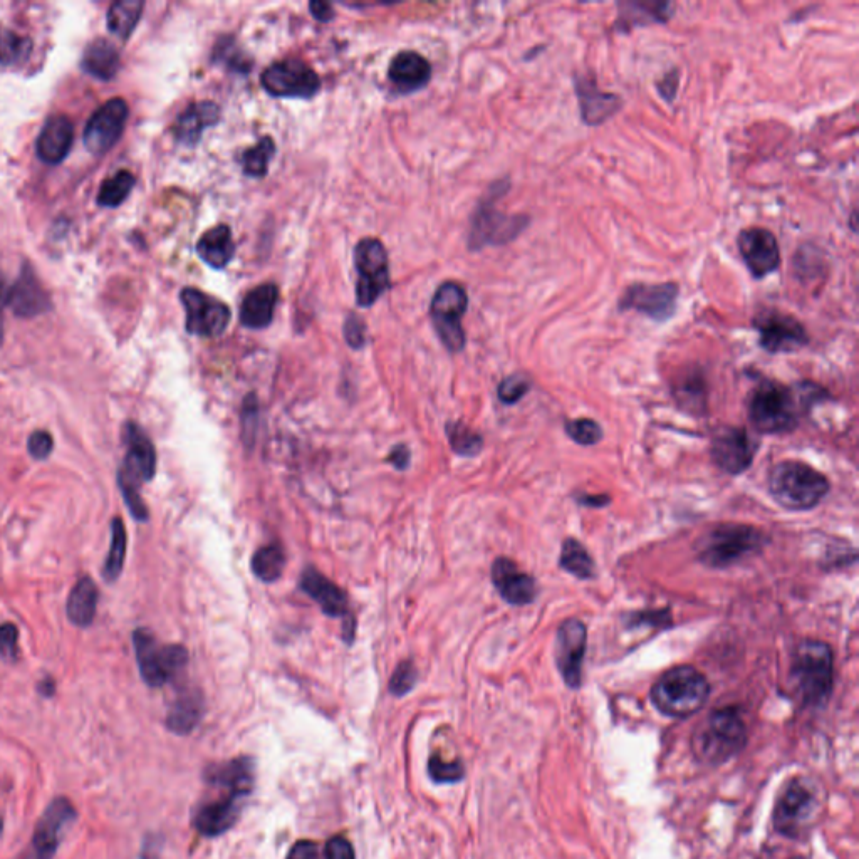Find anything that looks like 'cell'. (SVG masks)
Segmentation results:
<instances>
[{"mask_svg":"<svg viewBox=\"0 0 859 859\" xmlns=\"http://www.w3.org/2000/svg\"><path fill=\"white\" fill-rule=\"evenodd\" d=\"M256 781V764L250 757H237L212 764L204 772L210 794L193 813V828L205 838H217L234 828L242 807L252 794Z\"/></svg>","mask_w":859,"mask_h":859,"instance_id":"obj_1","label":"cell"},{"mask_svg":"<svg viewBox=\"0 0 859 859\" xmlns=\"http://www.w3.org/2000/svg\"><path fill=\"white\" fill-rule=\"evenodd\" d=\"M747 727L734 707L715 710L692 735L693 757L703 766H722L747 745Z\"/></svg>","mask_w":859,"mask_h":859,"instance_id":"obj_2","label":"cell"},{"mask_svg":"<svg viewBox=\"0 0 859 859\" xmlns=\"http://www.w3.org/2000/svg\"><path fill=\"white\" fill-rule=\"evenodd\" d=\"M792 682L807 707H824L834 685L833 650L823 641L806 640L792 656Z\"/></svg>","mask_w":859,"mask_h":859,"instance_id":"obj_3","label":"cell"},{"mask_svg":"<svg viewBox=\"0 0 859 859\" xmlns=\"http://www.w3.org/2000/svg\"><path fill=\"white\" fill-rule=\"evenodd\" d=\"M125 442L128 452L118 472V484L131 516L136 521L145 522L148 521V509L141 499L140 487L155 477L157 452L145 430L133 422L126 425Z\"/></svg>","mask_w":859,"mask_h":859,"instance_id":"obj_4","label":"cell"},{"mask_svg":"<svg viewBox=\"0 0 859 859\" xmlns=\"http://www.w3.org/2000/svg\"><path fill=\"white\" fill-rule=\"evenodd\" d=\"M710 683L697 668L682 665L668 670L651 688V702L663 715L687 719L707 703Z\"/></svg>","mask_w":859,"mask_h":859,"instance_id":"obj_5","label":"cell"},{"mask_svg":"<svg viewBox=\"0 0 859 859\" xmlns=\"http://www.w3.org/2000/svg\"><path fill=\"white\" fill-rule=\"evenodd\" d=\"M829 480L802 462H782L772 469L769 492L789 511L814 509L828 495Z\"/></svg>","mask_w":859,"mask_h":859,"instance_id":"obj_6","label":"cell"},{"mask_svg":"<svg viewBox=\"0 0 859 859\" xmlns=\"http://www.w3.org/2000/svg\"><path fill=\"white\" fill-rule=\"evenodd\" d=\"M766 544V534L757 527L720 524L697 542L698 559L709 568H729L762 551Z\"/></svg>","mask_w":859,"mask_h":859,"instance_id":"obj_7","label":"cell"},{"mask_svg":"<svg viewBox=\"0 0 859 859\" xmlns=\"http://www.w3.org/2000/svg\"><path fill=\"white\" fill-rule=\"evenodd\" d=\"M797 395L777 381H762L749 396V420L764 435H782L796 428Z\"/></svg>","mask_w":859,"mask_h":859,"instance_id":"obj_8","label":"cell"},{"mask_svg":"<svg viewBox=\"0 0 859 859\" xmlns=\"http://www.w3.org/2000/svg\"><path fill=\"white\" fill-rule=\"evenodd\" d=\"M819 809L818 787L809 779H792L774 809V828L786 838H802L818 823Z\"/></svg>","mask_w":859,"mask_h":859,"instance_id":"obj_9","label":"cell"},{"mask_svg":"<svg viewBox=\"0 0 859 859\" xmlns=\"http://www.w3.org/2000/svg\"><path fill=\"white\" fill-rule=\"evenodd\" d=\"M136 662L143 682L151 688L163 687L187 667L188 651L182 645H162L146 628L133 633Z\"/></svg>","mask_w":859,"mask_h":859,"instance_id":"obj_10","label":"cell"},{"mask_svg":"<svg viewBox=\"0 0 859 859\" xmlns=\"http://www.w3.org/2000/svg\"><path fill=\"white\" fill-rule=\"evenodd\" d=\"M356 302L371 308L390 289V259L383 242L363 239L355 247Z\"/></svg>","mask_w":859,"mask_h":859,"instance_id":"obj_11","label":"cell"},{"mask_svg":"<svg viewBox=\"0 0 859 859\" xmlns=\"http://www.w3.org/2000/svg\"><path fill=\"white\" fill-rule=\"evenodd\" d=\"M467 306H469V296L459 282H443L433 296L430 316L438 338L450 353H460L465 348L462 318L467 311Z\"/></svg>","mask_w":859,"mask_h":859,"instance_id":"obj_12","label":"cell"},{"mask_svg":"<svg viewBox=\"0 0 859 859\" xmlns=\"http://www.w3.org/2000/svg\"><path fill=\"white\" fill-rule=\"evenodd\" d=\"M262 88L274 98H314L321 91V78L301 59L287 58L271 64L262 73Z\"/></svg>","mask_w":859,"mask_h":859,"instance_id":"obj_13","label":"cell"},{"mask_svg":"<svg viewBox=\"0 0 859 859\" xmlns=\"http://www.w3.org/2000/svg\"><path fill=\"white\" fill-rule=\"evenodd\" d=\"M78 819V811L68 797H56L37 821L31 843L19 859H53L64 838V829Z\"/></svg>","mask_w":859,"mask_h":859,"instance_id":"obj_14","label":"cell"},{"mask_svg":"<svg viewBox=\"0 0 859 859\" xmlns=\"http://www.w3.org/2000/svg\"><path fill=\"white\" fill-rule=\"evenodd\" d=\"M180 301L187 313V331L193 336L219 338L229 328L232 313L217 297L195 287H185L180 292Z\"/></svg>","mask_w":859,"mask_h":859,"instance_id":"obj_15","label":"cell"},{"mask_svg":"<svg viewBox=\"0 0 859 859\" xmlns=\"http://www.w3.org/2000/svg\"><path fill=\"white\" fill-rule=\"evenodd\" d=\"M527 215H505L494 207V198L480 204L472 220L469 244L474 250L487 245L509 244L527 229Z\"/></svg>","mask_w":859,"mask_h":859,"instance_id":"obj_16","label":"cell"},{"mask_svg":"<svg viewBox=\"0 0 859 859\" xmlns=\"http://www.w3.org/2000/svg\"><path fill=\"white\" fill-rule=\"evenodd\" d=\"M680 287L675 282L663 284H631L618 302L620 311L645 314L656 323H665L677 311Z\"/></svg>","mask_w":859,"mask_h":859,"instance_id":"obj_17","label":"cell"},{"mask_svg":"<svg viewBox=\"0 0 859 859\" xmlns=\"http://www.w3.org/2000/svg\"><path fill=\"white\" fill-rule=\"evenodd\" d=\"M754 328L759 331V343L767 353H791L809 343L807 331L799 319L776 309H766L754 318Z\"/></svg>","mask_w":859,"mask_h":859,"instance_id":"obj_18","label":"cell"},{"mask_svg":"<svg viewBox=\"0 0 859 859\" xmlns=\"http://www.w3.org/2000/svg\"><path fill=\"white\" fill-rule=\"evenodd\" d=\"M759 442L745 428L722 427L712 438V459L730 475L744 474L755 459Z\"/></svg>","mask_w":859,"mask_h":859,"instance_id":"obj_19","label":"cell"},{"mask_svg":"<svg viewBox=\"0 0 859 859\" xmlns=\"http://www.w3.org/2000/svg\"><path fill=\"white\" fill-rule=\"evenodd\" d=\"M740 257L755 279L771 276L781 266V249L776 235L762 227H749L737 237Z\"/></svg>","mask_w":859,"mask_h":859,"instance_id":"obj_20","label":"cell"},{"mask_svg":"<svg viewBox=\"0 0 859 859\" xmlns=\"http://www.w3.org/2000/svg\"><path fill=\"white\" fill-rule=\"evenodd\" d=\"M588 630L583 621L566 620L556 635V665L569 688L581 687Z\"/></svg>","mask_w":859,"mask_h":859,"instance_id":"obj_21","label":"cell"},{"mask_svg":"<svg viewBox=\"0 0 859 859\" xmlns=\"http://www.w3.org/2000/svg\"><path fill=\"white\" fill-rule=\"evenodd\" d=\"M128 120L125 99L113 98L94 111L84 128V145L91 153H105L120 140Z\"/></svg>","mask_w":859,"mask_h":859,"instance_id":"obj_22","label":"cell"},{"mask_svg":"<svg viewBox=\"0 0 859 859\" xmlns=\"http://www.w3.org/2000/svg\"><path fill=\"white\" fill-rule=\"evenodd\" d=\"M574 88L579 99V111L589 126L603 125L623 106V99L615 93H604L591 76H576Z\"/></svg>","mask_w":859,"mask_h":859,"instance_id":"obj_23","label":"cell"},{"mask_svg":"<svg viewBox=\"0 0 859 859\" xmlns=\"http://www.w3.org/2000/svg\"><path fill=\"white\" fill-rule=\"evenodd\" d=\"M492 583L505 603L512 606H526L537 596L536 579L522 573L511 559H495L492 564Z\"/></svg>","mask_w":859,"mask_h":859,"instance_id":"obj_24","label":"cell"},{"mask_svg":"<svg viewBox=\"0 0 859 859\" xmlns=\"http://www.w3.org/2000/svg\"><path fill=\"white\" fill-rule=\"evenodd\" d=\"M299 588L311 596L321 606L324 615L329 618H346L349 613L348 596L338 584L319 573L318 569L309 566L304 569L299 578Z\"/></svg>","mask_w":859,"mask_h":859,"instance_id":"obj_25","label":"cell"},{"mask_svg":"<svg viewBox=\"0 0 859 859\" xmlns=\"http://www.w3.org/2000/svg\"><path fill=\"white\" fill-rule=\"evenodd\" d=\"M73 141L74 126L68 116H51L37 138V157L47 165H58L68 157Z\"/></svg>","mask_w":859,"mask_h":859,"instance_id":"obj_26","label":"cell"},{"mask_svg":"<svg viewBox=\"0 0 859 859\" xmlns=\"http://www.w3.org/2000/svg\"><path fill=\"white\" fill-rule=\"evenodd\" d=\"M388 78L400 93H415L427 86L432 78V66L422 54L401 51L391 59Z\"/></svg>","mask_w":859,"mask_h":859,"instance_id":"obj_27","label":"cell"},{"mask_svg":"<svg viewBox=\"0 0 859 859\" xmlns=\"http://www.w3.org/2000/svg\"><path fill=\"white\" fill-rule=\"evenodd\" d=\"M7 304L17 316L22 318H32L51 308L47 292L29 267L22 271L14 286L9 289Z\"/></svg>","mask_w":859,"mask_h":859,"instance_id":"obj_28","label":"cell"},{"mask_svg":"<svg viewBox=\"0 0 859 859\" xmlns=\"http://www.w3.org/2000/svg\"><path fill=\"white\" fill-rule=\"evenodd\" d=\"M277 301H279V287L272 282L250 289L240 306V323L249 329H264L271 326Z\"/></svg>","mask_w":859,"mask_h":859,"instance_id":"obj_29","label":"cell"},{"mask_svg":"<svg viewBox=\"0 0 859 859\" xmlns=\"http://www.w3.org/2000/svg\"><path fill=\"white\" fill-rule=\"evenodd\" d=\"M220 121V108L214 101H198L188 106L182 115L178 116L173 133L178 143L185 146L197 145L202 133L210 126Z\"/></svg>","mask_w":859,"mask_h":859,"instance_id":"obj_30","label":"cell"},{"mask_svg":"<svg viewBox=\"0 0 859 859\" xmlns=\"http://www.w3.org/2000/svg\"><path fill=\"white\" fill-rule=\"evenodd\" d=\"M205 715L204 693L198 688H183L167 714V729L175 735L192 734Z\"/></svg>","mask_w":859,"mask_h":859,"instance_id":"obj_31","label":"cell"},{"mask_svg":"<svg viewBox=\"0 0 859 859\" xmlns=\"http://www.w3.org/2000/svg\"><path fill=\"white\" fill-rule=\"evenodd\" d=\"M618 7H620V17L616 21V31H630L636 26H648V24H665L675 12V6L670 2H653V0L620 2Z\"/></svg>","mask_w":859,"mask_h":859,"instance_id":"obj_32","label":"cell"},{"mask_svg":"<svg viewBox=\"0 0 859 859\" xmlns=\"http://www.w3.org/2000/svg\"><path fill=\"white\" fill-rule=\"evenodd\" d=\"M197 254L212 269H225L235 256V244L229 225L207 230L197 242Z\"/></svg>","mask_w":859,"mask_h":859,"instance_id":"obj_33","label":"cell"},{"mask_svg":"<svg viewBox=\"0 0 859 859\" xmlns=\"http://www.w3.org/2000/svg\"><path fill=\"white\" fill-rule=\"evenodd\" d=\"M99 589L89 576H83L74 584L66 603V615L73 625L88 628L98 610Z\"/></svg>","mask_w":859,"mask_h":859,"instance_id":"obj_34","label":"cell"},{"mask_svg":"<svg viewBox=\"0 0 859 859\" xmlns=\"http://www.w3.org/2000/svg\"><path fill=\"white\" fill-rule=\"evenodd\" d=\"M81 64H83L86 73L91 74L94 78L108 81V79L115 78V74L120 69V53H118L115 44H111L110 41L96 39L86 47Z\"/></svg>","mask_w":859,"mask_h":859,"instance_id":"obj_35","label":"cell"},{"mask_svg":"<svg viewBox=\"0 0 859 859\" xmlns=\"http://www.w3.org/2000/svg\"><path fill=\"white\" fill-rule=\"evenodd\" d=\"M145 4L140 0H120L115 2L108 11V27L121 41H126L135 31L136 24L140 21L141 12Z\"/></svg>","mask_w":859,"mask_h":859,"instance_id":"obj_36","label":"cell"},{"mask_svg":"<svg viewBox=\"0 0 859 859\" xmlns=\"http://www.w3.org/2000/svg\"><path fill=\"white\" fill-rule=\"evenodd\" d=\"M559 566H561L566 573L573 574L574 578L578 579L594 578V571H596V566H594L591 554H589V552L586 551V547H584L581 542L576 541V539H566V541L563 542V547H561V558H559Z\"/></svg>","mask_w":859,"mask_h":859,"instance_id":"obj_37","label":"cell"},{"mask_svg":"<svg viewBox=\"0 0 859 859\" xmlns=\"http://www.w3.org/2000/svg\"><path fill=\"white\" fill-rule=\"evenodd\" d=\"M126 547H128V536H126L125 522L120 517L111 521V547L103 566V578L108 583H115L120 578L125 566Z\"/></svg>","mask_w":859,"mask_h":859,"instance_id":"obj_38","label":"cell"},{"mask_svg":"<svg viewBox=\"0 0 859 859\" xmlns=\"http://www.w3.org/2000/svg\"><path fill=\"white\" fill-rule=\"evenodd\" d=\"M252 571L264 583H276L286 568V552L279 544L264 546L252 558Z\"/></svg>","mask_w":859,"mask_h":859,"instance_id":"obj_39","label":"cell"},{"mask_svg":"<svg viewBox=\"0 0 859 859\" xmlns=\"http://www.w3.org/2000/svg\"><path fill=\"white\" fill-rule=\"evenodd\" d=\"M276 155V143L271 136H264L257 145L250 146L242 155V168L247 177L262 178L269 172V163Z\"/></svg>","mask_w":859,"mask_h":859,"instance_id":"obj_40","label":"cell"},{"mask_svg":"<svg viewBox=\"0 0 859 859\" xmlns=\"http://www.w3.org/2000/svg\"><path fill=\"white\" fill-rule=\"evenodd\" d=\"M135 177L133 173L123 172L116 173L115 177L108 178L103 182L98 193V204L101 207H118L123 204L131 190L135 187Z\"/></svg>","mask_w":859,"mask_h":859,"instance_id":"obj_41","label":"cell"},{"mask_svg":"<svg viewBox=\"0 0 859 859\" xmlns=\"http://www.w3.org/2000/svg\"><path fill=\"white\" fill-rule=\"evenodd\" d=\"M448 442L452 445L453 452L464 455V457H474L482 450L484 440L479 433L474 432L472 428L467 427L462 422L447 423Z\"/></svg>","mask_w":859,"mask_h":859,"instance_id":"obj_42","label":"cell"},{"mask_svg":"<svg viewBox=\"0 0 859 859\" xmlns=\"http://www.w3.org/2000/svg\"><path fill=\"white\" fill-rule=\"evenodd\" d=\"M31 53V41L17 32L0 27V63L14 64Z\"/></svg>","mask_w":859,"mask_h":859,"instance_id":"obj_43","label":"cell"},{"mask_svg":"<svg viewBox=\"0 0 859 859\" xmlns=\"http://www.w3.org/2000/svg\"><path fill=\"white\" fill-rule=\"evenodd\" d=\"M214 59L217 63L224 64L237 73H249L250 71L249 58L244 53H240L239 47L232 39H220L217 42Z\"/></svg>","mask_w":859,"mask_h":859,"instance_id":"obj_44","label":"cell"},{"mask_svg":"<svg viewBox=\"0 0 859 859\" xmlns=\"http://www.w3.org/2000/svg\"><path fill=\"white\" fill-rule=\"evenodd\" d=\"M566 433H568L571 440L579 443V445H584V447L596 445L603 438V428L599 427L598 422L589 420V418L569 420L566 423Z\"/></svg>","mask_w":859,"mask_h":859,"instance_id":"obj_45","label":"cell"},{"mask_svg":"<svg viewBox=\"0 0 859 859\" xmlns=\"http://www.w3.org/2000/svg\"><path fill=\"white\" fill-rule=\"evenodd\" d=\"M428 774L438 784H450L464 779L465 769L462 762L443 761L442 755L433 754L428 761Z\"/></svg>","mask_w":859,"mask_h":859,"instance_id":"obj_46","label":"cell"},{"mask_svg":"<svg viewBox=\"0 0 859 859\" xmlns=\"http://www.w3.org/2000/svg\"><path fill=\"white\" fill-rule=\"evenodd\" d=\"M259 401L256 395L245 396L244 407H242V438H244L245 447H254V442L257 438V430H259Z\"/></svg>","mask_w":859,"mask_h":859,"instance_id":"obj_47","label":"cell"},{"mask_svg":"<svg viewBox=\"0 0 859 859\" xmlns=\"http://www.w3.org/2000/svg\"><path fill=\"white\" fill-rule=\"evenodd\" d=\"M418 672L417 667L413 665L412 660H405L396 667L395 672L391 675L390 692L395 697H405L407 693L412 692L415 683H417Z\"/></svg>","mask_w":859,"mask_h":859,"instance_id":"obj_48","label":"cell"},{"mask_svg":"<svg viewBox=\"0 0 859 859\" xmlns=\"http://www.w3.org/2000/svg\"><path fill=\"white\" fill-rule=\"evenodd\" d=\"M531 390V381L524 375H511L502 380L499 385V398L505 405H514L517 401L522 400L527 395V391Z\"/></svg>","mask_w":859,"mask_h":859,"instance_id":"obj_49","label":"cell"},{"mask_svg":"<svg viewBox=\"0 0 859 859\" xmlns=\"http://www.w3.org/2000/svg\"><path fill=\"white\" fill-rule=\"evenodd\" d=\"M19 658V630L12 623L0 625V660L17 662Z\"/></svg>","mask_w":859,"mask_h":859,"instance_id":"obj_50","label":"cell"},{"mask_svg":"<svg viewBox=\"0 0 859 859\" xmlns=\"http://www.w3.org/2000/svg\"><path fill=\"white\" fill-rule=\"evenodd\" d=\"M344 339L353 349H361L366 344V324L360 314H348L344 321Z\"/></svg>","mask_w":859,"mask_h":859,"instance_id":"obj_51","label":"cell"},{"mask_svg":"<svg viewBox=\"0 0 859 859\" xmlns=\"http://www.w3.org/2000/svg\"><path fill=\"white\" fill-rule=\"evenodd\" d=\"M27 450H29V453L36 460L47 459L54 450L53 435L46 432V430H37V432L32 433L31 437H29Z\"/></svg>","mask_w":859,"mask_h":859,"instance_id":"obj_52","label":"cell"},{"mask_svg":"<svg viewBox=\"0 0 859 859\" xmlns=\"http://www.w3.org/2000/svg\"><path fill=\"white\" fill-rule=\"evenodd\" d=\"M324 859H356L355 849L344 836H334L324 848Z\"/></svg>","mask_w":859,"mask_h":859,"instance_id":"obj_53","label":"cell"},{"mask_svg":"<svg viewBox=\"0 0 859 859\" xmlns=\"http://www.w3.org/2000/svg\"><path fill=\"white\" fill-rule=\"evenodd\" d=\"M287 859H321L319 846L314 841H297L287 854Z\"/></svg>","mask_w":859,"mask_h":859,"instance_id":"obj_54","label":"cell"},{"mask_svg":"<svg viewBox=\"0 0 859 859\" xmlns=\"http://www.w3.org/2000/svg\"><path fill=\"white\" fill-rule=\"evenodd\" d=\"M678 84H680V74H678L677 69H673V71L667 73V76L662 81L656 83V88L662 94L663 99H667L668 103H672L673 99H675V94H677Z\"/></svg>","mask_w":859,"mask_h":859,"instance_id":"obj_55","label":"cell"},{"mask_svg":"<svg viewBox=\"0 0 859 859\" xmlns=\"http://www.w3.org/2000/svg\"><path fill=\"white\" fill-rule=\"evenodd\" d=\"M410 459H412V453L408 450L407 445H403V443L391 448L390 455H388V462L396 470H407L410 467Z\"/></svg>","mask_w":859,"mask_h":859,"instance_id":"obj_56","label":"cell"},{"mask_svg":"<svg viewBox=\"0 0 859 859\" xmlns=\"http://www.w3.org/2000/svg\"><path fill=\"white\" fill-rule=\"evenodd\" d=\"M309 11L313 14L314 19H318L319 22H329L334 19L333 7L326 2H311Z\"/></svg>","mask_w":859,"mask_h":859,"instance_id":"obj_57","label":"cell"},{"mask_svg":"<svg viewBox=\"0 0 859 859\" xmlns=\"http://www.w3.org/2000/svg\"><path fill=\"white\" fill-rule=\"evenodd\" d=\"M7 297H9V289L6 286V277L0 271V344L4 341V308H6Z\"/></svg>","mask_w":859,"mask_h":859,"instance_id":"obj_58","label":"cell"},{"mask_svg":"<svg viewBox=\"0 0 859 859\" xmlns=\"http://www.w3.org/2000/svg\"><path fill=\"white\" fill-rule=\"evenodd\" d=\"M356 633V620L355 616L348 615L346 618H343V640L351 645L353 640H355Z\"/></svg>","mask_w":859,"mask_h":859,"instance_id":"obj_59","label":"cell"},{"mask_svg":"<svg viewBox=\"0 0 859 859\" xmlns=\"http://www.w3.org/2000/svg\"><path fill=\"white\" fill-rule=\"evenodd\" d=\"M158 848H160V844L157 843V838H153V836H148L145 841V848H143V853H141V859H160V854H158Z\"/></svg>","mask_w":859,"mask_h":859,"instance_id":"obj_60","label":"cell"},{"mask_svg":"<svg viewBox=\"0 0 859 859\" xmlns=\"http://www.w3.org/2000/svg\"><path fill=\"white\" fill-rule=\"evenodd\" d=\"M576 500H578V504L588 505V507H603V505H608L610 497H606V495H598V497L586 495V497H576Z\"/></svg>","mask_w":859,"mask_h":859,"instance_id":"obj_61","label":"cell"},{"mask_svg":"<svg viewBox=\"0 0 859 859\" xmlns=\"http://www.w3.org/2000/svg\"><path fill=\"white\" fill-rule=\"evenodd\" d=\"M54 690H56V685H54L53 680H49V678H47V680H42V682L39 683V693L44 695V697H53Z\"/></svg>","mask_w":859,"mask_h":859,"instance_id":"obj_62","label":"cell"},{"mask_svg":"<svg viewBox=\"0 0 859 859\" xmlns=\"http://www.w3.org/2000/svg\"><path fill=\"white\" fill-rule=\"evenodd\" d=\"M2 828H4V821L0 818V834H2Z\"/></svg>","mask_w":859,"mask_h":859,"instance_id":"obj_63","label":"cell"},{"mask_svg":"<svg viewBox=\"0 0 859 859\" xmlns=\"http://www.w3.org/2000/svg\"><path fill=\"white\" fill-rule=\"evenodd\" d=\"M791 859H807V858H802V856H796V858H791Z\"/></svg>","mask_w":859,"mask_h":859,"instance_id":"obj_64","label":"cell"}]
</instances>
